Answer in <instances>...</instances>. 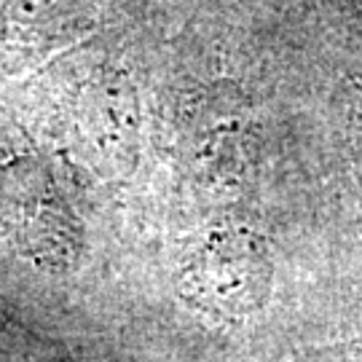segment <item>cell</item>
Instances as JSON below:
<instances>
[{
	"label": "cell",
	"mask_w": 362,
	"mask_h": 362,
	"mask_svg": "<svg viewBox=\"0 0 362 362\" xmlns=\"http://www.w3.org/2000/svg\"><path fill=\"white\" fill-rule=\"evenodd\" d=\"M89 0H0V46L38 49L57 43L67 27L78 22Z\"/></svg>",
	"instance_id": "cell-3"
},
{
	"label": "cell",
	"mask_w": 362,
	"mask_h": 362,
	"mask_svg": "<svg viewBox=\"0 0 362 362\" xmlns=\"http://www.w3.org/2000/svg\"><path fill=\"white\" fill-rule=\"evenodd\" d=\"M344 357L349 362H362V336L354 338L351 344H346V351H344Z\"/></svg>",
	"instance_id": "cell-4"
},
{
	"label": "cell",
	"mask_w": 362,
	"mask_h": 362,
	"mask_svg": "<svg viewBox=\"0 0 362 362\" xmlns=\"http://www.w3.org/2000/svg\"><path fill=\"white\" fill-rule=\"evenodd\" d=\"M182 293L209 314L226 320L255 311L266 293V274L250 245L215 239L182 274Z\"/></svg>",
	"instance_id": "cell-2"
},
{
	"label": "cell",
	"mask_w": 362,
	"mask_h": 362,
	"mask_svg": "<svg viewBox=\"0 0 362 362\" xmlns=\"http://www.w3.org/2000/svg\"><path fill=\"white\" fill-rule=\"evenodd\" d=\"M0 226L19 252L62 272L78 255V218L49 164L19 156L0 169Z\"/></svg>",
	"instance_id": "cell-1"
}]
</instances>
